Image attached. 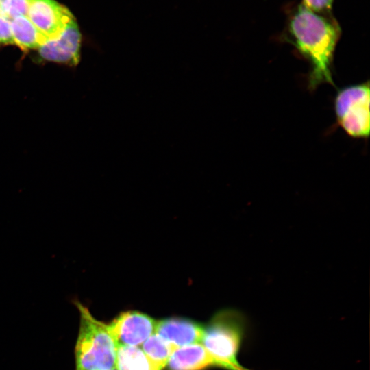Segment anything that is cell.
I'll list each match as a JSON object with an SVG mask.
<instances>
[{
  "label": "cell",
  "instance_id": "obj_3",
  "mask_svg": "<svg viewBox=\"0 0 370 370\" xmlns=\"http://www.w3.org/2000/svg\"><path fill=\"white\" fill-rule=\"evenodd\" d=\"M245 328V319L240 312L234 310H221L204 328L201 343L231 370H249L238 361Z\"/></svg>",
  "mask_w": 370,
  "mask_h": 370
},
{
  "label": "cell",
  "instance_id": "obj_4",
  "mask_svg": "<svg viewBox=\"0 0 370 370\" xmlns=\"http://www.w3.org/2000/svg\"><path fill=\"white\" fill-rule=\"evenodd\" d=\"M369 81L340 90L334 99L337 123L351 137L369 136Z\"/></svg>",
  "mask_w": 370,
  "mask_h": 370
},
{
  "label": "cell",
  "instance_id": "obj_9",
  "mask_svg": "<svg viewBox=\"0 0 370 370\" xmlns=\"http://www.w3.org/2000/svg\"><path fill=\"white\" fill-rule=\"evenodd\" d=\"M167 366L169 370H203L208 367L231 370L227 365L212 356L201 343L177 348Z\"/></svg>",
  "mask_w": 370,
  "mask_h": 370
},
{
  "label": "cell",
  "instance_id": "obj_12",
  "mask_svg": "<svg viewBox=\"0 0 370 370\" xmlns=\"http://www.w3.org/2000/svg\"><path fill=\"white\" fill-rule=\"evenodd\" d=\"M150 361L162 370L177 348L156 333L149 336L140 346Z\"/></svg>",
  "mask_w": 370,
  "mask_h": 370
},
{
  "label": "cell",
  "instance_id": "obj_1",
  "mask_svg": "<svg viewBox=\"0 0 370 370\" xmlns=\"http://www.w3.org/2000/svg\"><path fill=\"white\" fill-rule=\"evenodd\" d=\"M341 35V27L332 14L315 12L301 3L289 8L282 40L310 64V90L322 84L334 85L332 69Z\"/></svg>",
  "mask_w": 370,
  "mask_h": 370
},
{
  "label": "cell",
  "instance_id": "obj_8",
  "mask_svg": "<svg viewBox=\"0 0 370 370\" xmlns=\"http://www.w3.org/2000/svg\"><path fill=\"white\" fill-rule=\"evenodd\" d=\"M204 327L189 319L169 318L156 321L154 333L176 347L201 343Z\"/></svg>",
  "mask_w": 370,
  "mask_h": 370
},
{
  "label": "cell",
  "instance_id": "obj_11",
  "mask_svg": "<svg viewBox=\"0 0 370 370\" xmlns=\"http://www.w3.org/2000/svg\"><path fill=\"white\" fill-rule=\"evenodd\" d=\"M115 367L117 370H160L138 346L116 347Z\"/></svg>",
  "mask_w": 370,
  "mask_h": 370
},
{
  "label": "cell",
  "instance_id": "obj_14",
  "mask_svg": "<svg viewBox=\"0 0 370 370\" xmlns=\"http://www.w3.org/2000/svg\"><path fill=\"white\" fill-rule=\"evenodd\" d=\"M14 44L10 21L0 15V46Z\"/></svg>",
  "mask_w": 370,
  "mask_h": 370
},
{
  "label": "cell",
  "instance_id": "obj_13",
  "mask_svg": "<svg viewBox=\"0 0 370 370\" xmlns=\"http://www.w3.org/2000/svg\"><path fill=\"white\" fill-rule=\"evenodd\" d=\"M334 0H302L308 9L321 14H331Z\"/></svg>",
  "mask_w": 370,
  "mask_h": 370
},
{
  "label": "cell",
  "instance_id": "obj_6",
  "mask_svg": "<svg viewBox=\"0 0 370 370\" xmlns=\"http://www.w3.org/2000/svg\"><path fill=\"white\" fill-rule=\"evenodd\" d=\"M27 17L47 38H58L74 16L54 0H29Z\"/></svg>",
  "mask_w": 370,
  "mask_h": 370
},
{
  "label": "cell",
  "instance_id": "obj_5",
  "mask_svg": "<svg viewBox=\"0 0 370 370\" xmlns=\"http://www.w3.org/2000/svg\"><path fill=\"white\" fill-rule=\"evenodd\" d=\"M156 321L146 314L130 310L121 313L108 325L116 347L138 346L154 333Z\"/></svg>",
  "mask_w": 370,
  "mask_h": 370
},
{
  "label": "cell",
  "instance_id": "obj_7",
  "mask_svg": "<svg viewBox=\"0 0 370 370\" xmlns=\"http://www.w3.org/2000/svg\"><path fill=\"white\" fill-rule=\"evenodd\" d=\"M80 47L81 34L73 17L58 38L46 40L38 50L45 60L75 66L79 62Z\"/></svg>",
  "mask_w": 370,
  "mask_h": 370
},
{
  "label": "cell",
  "instance_id": "obj_15",
  "mask_svg": "<svg viewBox=\"0 0 370 370\" xmlns=\"http://www.w3.org/2000/svg\"><path fill=\"white\" fill-rule=\"evenodd\" d=\"M110 370H117V369H116V367H115V368L112 369H110Z\"/></svg>",
  "mask_w": 370,
  "mask_h": 370
},
{
  "label": "cell",
  "instance_id": "obj_2",
  "mask_svg": "<svg viewBox=\"0 0 370 370\" xmlns=\"http://www.w3.org/2000/svg\"><path fill=\"white\" fill-rule=\"evenodd\" d=\"M80 314L75 347V370H110L115 368L116 347L108 325L96 319L88 309L75 301Z\"/></svg>",
  "mask_w": 370,
  "mask_h": 370
},
{
  "label": "cell",
  "instance_id": "obj_10",
  "mask_svg": "<svg viewBox=\"0 0 370 370\" xmlns=\"http://www.w3.org/2000/svg\"><path fill=\"white\" fill-rule=\"evenodd\" d=\"M10 24L14 44L23 50L38 49L47 40L27 16H17Z\"/></svg>",
  "mask_w": 370,
  "mask_h": 370
}]
</instances>
